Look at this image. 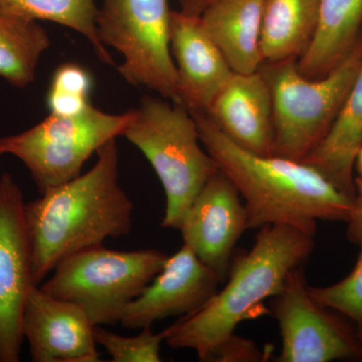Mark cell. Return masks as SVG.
I'll return each instance as SVG.
<instances>
[{"label": "cell", "mask_w": 362, "mask_h": 362, "mask_svg": "<svg viewBox=\"0 0 362 362\" xmlns=\"http://www.w3.org/2000/svg\"><path fill=\"white\" fill-rule=\"evenodd\" d=\"M192 114L202 146L244 201L249 230L287 225L315 233L318 221L347 223L351 218L356 199L343 194L315 168L247 151L206 113Z\"/></svg>", "instance_id": "1"}, {"label": "cell", "mask_w": 362, "mask_h": 362, "mask_svg": "<svg viewBox=\"0 0 362 362\" xmlns=\"http://www.w3.org/2000/svg\"><path fill=\"white\" fill-rule=\"evenodd\" d=\"M133 202L119 183L116 139L97 152L88 173L25 204L33 280L40 286L62 259L129 235Z\"/></svg>", "instance_id": "2"}, {"label": "cell", "mask_w": 362, "mask_h": 362, "mask_svg": "<svg viewBox=\"0 0 362 362\" xmlns=\"http://www.w3.org/2000/svg\"><path fill=\"white\" fill-rule=\"evenodd\" d=\"M314 238L315 233L293 226L261 228L252 249L235 259L223 289L199 310L168 326V346L194 350L199 361L209 362L237 326L256 315L262 302L275 297L291 272L307 261Z\"/></svg>", "instance_id": "3"}, {"label": "cell", "mask_w": 362, "mask_h": 362, "mask_svg": "<svg viewBox=\"0 0 362 362\" xmlns=\"http://www.w3.org/2000/svg\"><path fill=\"white\" fill-rule=\"evenodd\" d=\"M132 114L122 136L146 157L163 187L162 228L180 230L188 209L218 166L202 148L195 119L182 105L144 96Z\"/></svg>", "instance_id": "4"}, {"label": "cell", "mask_w": 362, "mask_h": 362, "mask_svg": "<svg viewBox=\"0 0 362 362\" xmlns=\"http://www.w3.org/2000/svg\"><path fill=\"white\" fill-rule=\"evenodd\" d=\"M362 66V35L347 59L319 80L299 73L297 59L264 62L273 104L275 156L302 161L334 123Z\"/></svg>", "instance_id": "5"}, {"label": "cell", "mask_w": 362, "mask_h": 362, "mask_svg": "<svg viewBox=\"0 0 362 362\" xmlns=\"http://www.w3.org/2000/svg\"><path fill=\"white\" fill-rule=\"evenodd\" d=\"M168 255L156 249L89 247L66 257L40 286L84 309L95 326L120 323L128 305L161 270Z\"/></svg>", "instance_id": "6"}, {"label": "cell", "mask_w": 362, "mask_h": 362, "mask_svg": "<svg viewBox=\"0 0 362 362\" xmlns=\"http://www.w3.org/2000/svg\"><path fill=\"white\" fill-rule=\"evenodd\" d=\"M132 110L110 114L90 106L75 116L49 114L30 129L0 138V152L20 159L40 194L81 175L90 157L122 136Z\"/></svg>", "instance_id": "7"}, {"label": "cell", "mask_w": 362, "mask_h": 362, "mask_svg": "<svg viewBox=\"0 0 362 362\" xmlns=\"http://www.w3.org/2000/svg\"><path fill=\"white\" fill-rule=\"evenodd\" d=\"M170 14L168 0H101L96 25L105 47L122 56L118 71L128 84L180 104Z\"/></svg>", "instance_id": "8"}, {"label": "cell", "mask_w": 362, "mask_h": 362, "mask_svg": "<svg viewBox=\"0 0 362 362\" xmlns=\"http://www.w3.org/2000/svg\"><path fill=\"white\" fill-rule=\"evenodd\" d=\"M273 313L280 328L278 361L329 362L362 358V344L349 319L317 303L303 272H291L276 295Z\"/></svg>", "instance_id": "9"}, {"label": "cell", "mask_w": 362, "mask_h": 362, "mask_svg": "<svg viewBox=\"0 0 362 362\" xmlns=\"http://www.w3.org/2000/svg\"><path fill=\"white\" fill-rule=\"evenodd\" d=\"M25 202L13 176H0V362L20 361L21 321L33 280Z\"/></svg>", "instance_id": "10"}, {"label": "cell", "mask_w": 362, "mask_h": 362, "mask_svg": "<svg viewBox=\"0 0 362 362\" xmlns=\"http://www.w3.org/2000/svg\"><path fill=\"white\" fill-rule=\"evenodd\" d=\"M247 228V213L237 188L220 170L214 173L183 218V244L223 281L238 240Z\"/></svg>", "instance_id": "11"}, {"label": "cell", "mask_w": 362, "mask_h": 362, "mask_svg": "<svg viewBox=\"0 0 362 362\" xmlns=\"http://www.w3.org/2000/svg\"><path fill=\"white\" fill-rule=\"evenodd\" d=\"M221 282L218 274L183 244L128 305L120 324L127 329H142L168 317L189 315L216 294Z\"/></svg>", "instance_id": "12"}, {"label": "cell", "mask_w": 362, "mask_h": 362, "mask_svg": "<svg viewBox=\"0 0 362 362\" xmlns=\"http://www.w3.org/2000/svg\"><path fill=\"white\" fill-rule=\"evenodd\" d=\"M95 325L78 305L33 288L21 332L33 362H98Z\"/></svg>", "instance_id": "13"}, {"label": "cell", "mask_w": 362, "mask_h": 362, "mask_svg": "<svg viewBox=\"0 0 362 362\" xmlns=\"http://www.w3.org/2000/svg\"><path fill=\"white\" fill-rule=\"evenodd\" d=\"M170 49L177 71L180 103L190 113H206L235 73L199 16L171 11Z\"/></svg>", "instance_id": "14"}, {"label": "cell", "mask_w": 362, "mask_h": 362, "mask_svg": "<svg viewBox=\"0 0 362 362\" xmlns=\"http://www.w3.org/2000/svg\"><path fill=\"white\" fill-rule=\"evenodd\" d=\"M206 114L242 148L275 156L271 90L261 71L233 74Z\"/></svg>", "instance_id": "15"}, {"label": "cell", "mask_w": 362, "mask_h": 362, "mask_svg": "<svg viewBox=\"0 0 362 362\" xmlns=\"http://www.w3.org/2000/svg\"><path fill=\"white\" fill-rule=\"evenodd\" d=\"M264 0H216L199 16L204 30L235 74H252L261 51Z\"/></svg>", "instance_id": "16"}, {"label": "cell", "mask_w": 362, "mask_h": 362, "mask_svg": "<svg viewBox=\"0 0 362 362\" xmlns=\"http://www.w3.org/2000/svg\"><path fill=\"white\" fill-rule=\"evenodd\" d=\"M362 35V0H319L310 45L297 59L299 73L319 80L341 65Z\"/></svg>", "instance_id": "17"}, {"label": "cell", "mask_w": 362, "mask_h": 362, "mask_svg": "<svg viewBox=\"0 0 362 362\" xmlns=\"http://www.w3.org/2000/svg\"><path fill=\"white\" fill-rule=\"evenodd\" d=\"M361 146L362 66L329 132L302 162L318 170L343 194L356 199L354 173Z\"/></svg>", "instance_id": "18"}, {"label": "cell", "mask_w": 362, "mask_h": 362, "mask_svg": "<svg viewBox=\"0 0 362 362\" xmlns=\"http://www.w3.org/2000/svg\"><path fill=\"white\" fill-rule=\"evenodd\" d=\"M318 11L319 0H264L261 30L264 62L301 58L315 33Z\"/></svg>", "instance_id": "19"}, {"label": "cell", "mask_w": 362, "mask_h": 362, "mask_svg": "<svg viewBox=\"0 0 362 362\" xmlns=\"http://www.w3.org/2000/svg\"><path fill=\"white\" fill-rule=\"evenodd\" d=\"M49 47L51 37L37 21L0 7V77L14 87L32 84Z\"/></svg>", "instance_id": "20"}, {"label": "cell", "mask_w": 362, "mask_h": 362, "mask_svg": "<svg viewBox=\"0 0 362 362\" xmlns=\"http://www.w3.org/2000/svg\"><path fill=\"white\" fill-rule=\"evenodd\" d=\"M0 7L30 20L52 21L75 30L90 42L98 58L114 65L98 35L95 0H0Z\"/></svg>", "instance_id": "21"}, {"label": "cell", "mask_w": 362, "mask_h": 362, "mask_svg": "<svg viewBox=\"0 0 362 362\" xmlns=\"http://www.w3.org/2000/svg\"><path fill=\"white\" fill-rule=\"evenodd\" d=\"M346 223L347 238L359 247L354 270L335 284L325 287L308 286V290L317 303L349 319L362 344V204L356 199V209Z\"/></svg>", "instance_id": "22"}, {"label": "cell", "mask_w": 362, "mask_h": 362, "mask_svg": "<svg viewBox=\"0 0 362 362\" xmlns=\"http://www.w3.org/2000/svg\"><path fill=\"white\" fill-rule=\"evenodd\" d=\"M93 80L89 71L77 64L59 66L52 78L47 95L49 112L58 116H75L92 106Z\"/></svg>", "instance_id": "23"}, {"label": "cell", "mask_w": 362, "mask_h": 362, "mask_svg": "<svg viewBox=\"0 0 362 362\" xmlns=\"http://www.w3.org/2000/svg\"><path fill=\"white\" fill-rule=\"evenodd\" d=\"M95 340L103 347L113 362H160L161 344L165 342L168 329L154 332L151 326L142 328L136 337H123L95 326Z\"/></svg>", "instance_id": "24"}, {"label": "cell", "mask_w": 362, "mask_h": 362, "mask_svg": "<svg viewBox=\"0 0 362 362\" xmlns=\"http://www.w3.org/2000/svg\"><path fill=\"white\" fill-rule=\"evenodd\" d=\"M269 357V352L259 349L256 343L233 333L216 349L209 361L262 362L268 361Z\"/></svg>", "instance_id": "25"}, {"label": "cell", "mask_w": 362, "mask_h": 362, "mask_svg": "<svg viewBox=\"0 0 362 362\" xmlns=\"http://www.w3.org/2000/svg\"><path fill=\"white\" fill-rule=\"evenodd\" d=\"M182 13L199 16L216 0H175Z\"/></svg>", "instance_id": "26"}, {"label": "cell", "mask_w": 362, "mask_h": 362, "mask_svg": "<svg viewBox=\"0 0 362 362\" xmlns=\"http://www.w3.org/2000/svg\"><path fill=\"white\" fill-rule=\"evenodd\" d=\"M356 202L362 204V175L356 180Z\"/></svg>", "instance_id": "27"}, {"label": "cell", "mask_w": 362, "mask_h": 362, "mask_svg": "<svg viewBox=\"0 0 362 362\" xmlns=\"http://www.w3.org/2000/svg\"><path fill=\"white\" fill-rule=\"evenodd\" d=\"M354 168L357 169L359 175H362V146L359 149L358 153H357Z\"/></svg>", "instance_id": "28"}, {"label": "cell", "mask_w": 362, "mask_h": 362, "mask_svg": "<svg viewBox=\"0 0 362 362\" xmlns=\"http://www.w3.org/2000/svg\"><path fill=\"white\" fill-rule=\"evenodd\" d=\"M1 156H2V153H1V152H0V158H1Z\"/></svg>", "instance_id": "29"}]
</instances>
